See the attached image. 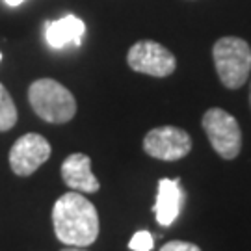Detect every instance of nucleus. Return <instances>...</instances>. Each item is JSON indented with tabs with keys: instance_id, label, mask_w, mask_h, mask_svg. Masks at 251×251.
Here are the masks:
<instances>
[{
	"instance_id": "1",
	"label": "nucleus",
	"mask_w": 251,
	"mask_h": 251,
	"mask_svg": "<svg viewBox=\"0 0 251 251\" xmlns=\"http://www.w3.org/2000/svg\"><path fill=\"white\" fill-rule=\"evenodd\" d=\"M52 225L58 240L71 248H88L99 236V214L78 192H67L52 206Z\"/></svg>"
},
{
	"instance_id": "2",
	"label": "nucleus",
	"mask_w": 251,
	"mask_h": 251,
	"mask_svg": "<svg viewBox=\"0 0 251 251\" xmlns=\"http://www.w3.org/2000/svg\"><path fill=\"white\" fill-rule=\"evenodd\" d=\"M30 106L47 123L62 125L76 114V100L73 93L52 78H39L28 88Z\"/></svg>"
},
{
	"instance_id": "3",
	"label": "nucleus",
	"mask_w": 251,
	"mask_h": 251,
	"mask_svg": "<svg viewBox=\"0 0 251 251\" xmlns=\"http://www.w3.org/2000/svg\"><path fill=\"white\" fill-rule=\"evenodd\" d=\"M216 73L225 88L238 90L251 73V47L240 37H220L212 47Z\"/></svg>"
},
{
	"instance_id": "4",
	"label": "nucleus",
	"mask_w": 251,
	"mask_h": 251,
	"mask_svg": "<svg viewBox=\"0 0 251 251\" xmlns=\"http://www.w3.org/2000/svg\"><path fill=\"white\" fill-rule=\"evenodd\" d=\"M203 130L206 132V138L214 151L225 158V160H234L240 149H242V132L240 125L229 112L224 108H210L203 114Z\"/></svg>"
},
{
	"instance_id": "5",
	"label": "nucleus",
	"mask_w": 251,
	"mask_h": 251,
	"mask_svg": "<svg viewBox=\"0 0 251 251\" xmlns=\"http://www.w3.org/2000/svg\"><path fill=\"white\" fill-rule=\"evenodd\" d=\"M126 63L132 71L156 78L170 76L177 67L175 56L164 45L151 39H142L130 47L126 54Z\"/></svg>"
},
{
	"instance_id": "6",
	"label": "nucleus",
	"mask_w": 251,
	"mask_h": 251,
	"mask_svg": "<svg viewBox=\"0 0 251 251\" xmlns=\"http://www.w3.org/2000/svg\"><path fill=\"white\" fill-rule=\"evenodd\" d=\"M144 151L162 162H175L192 151V138L179 126H156L144 138Z\"/></svg>"
},
{
	"instance_id": "7",
	"label": "nucleus",
	"mask_w": 251,
	"mask_h": 251,
	"mask_svg": "<svg viewBox=\"0 0 251 251\" xmlns=\"http://www.w3.org/2000/svg\"><path fill=\"white\" fill-rule=\"evenodd\" d=\"M50 156V144L41 134H28L21 136L13 144L9 151V166L15 175L28 177L34 171H37Z\"/></svg>"
},
{
	"instance_id": "8",
	"label": "nucleus",
	"mask_w": 251,
	"mask_h": 251,
	"mask_svg": "<svg viewBox=\"0 0 251 251\" xmlns=\"http://www.w3.org/2000/svg\"><path fill=\"white\" fill-rule=\"evenodd\" d=\"M62 179L71 190L95 194L100 182L91 171V158L84 152H73L62 164Z\"/></svg>"
},
{
	"instance_id": "9",
	"label": "nucleus",
	"mask_w": 251,
	"mask_h": 251,
	"mask_svg": "<svg viewBox=\"0 0 251 251\" xmlns=\"http://www.w3.org/2000/svg\"><path fill=\"white\" fill-rule=\"evenodd\" d=\"M84 34H86V25L76 15H65L54 23H47L45 28L47 43L52 49H63L69 43L80 45Z\"/></svg>"
},
{
	"instance_id": "10",
	"label": "nucleus",
	"mask_w": 251,
	"mask_h": 251,
	"mask_svg": "<svg viewBox=\"0 0 251 251\" xmlns=\"http://www.w3.org/2000/svg\"><path fill=\"white\" fill-rule=\"evenodd\" d=\"M180 199H182V192H180L179 180H158V194H156V203H154V214H156L158 224L170 227L175 222V218L180 212Z\"/></svg>"
},
{
	"instance_id": "11",
	"label": "nucleus",
	"mask_w": 251,
	"mask_h": 251,
	"mask_svg": "<svg viewBox=\"0 0 251 251\" xmlns=\"http://www.w3.org/2000/svg\"><path fill=\"white\" fill-rule=\"evenodd\" d=\"M17 123V108L8 90L0 84V132L13 128Z\"/></svg>"
},
{
	"instance_id": "12",
	"label": "nucleus",
	"mask_w": 251,
	"mask_h": 251,
	"mask_svg": "<svg viewBox=\"0 0 251 251\" xmlns=\"http://www.w3.org/2000/svg\"><path fill=\"white\" fill-rule=\"evenodd\" d=\"M152 246H154V240L149 231H138L128 242V248L134 251H151Z\"/></svg>"
},
{
	"instance_id": "13",
	"label": "nucleus",
	"mask_w": 251,
	"mask_h": 251,
	"mask_svg": "<svg viewBox=\"0 0 251 251\" xmlns=\"http://www.w3.org/2000/svg\"><path fill=\"white\" fill-rule=\"evenodd\" d=\"M160 251H201L199 246L192 242H182V240H171V242L164 244Z\"/></svg>"
},
{
	"instance_id": "14",
	"label": "nucleus",
	"mask_w": 251,
	"mask_h": 251,
	"mask_svg": "<svg viewBox=\"0 0 251 251\" xmlns=\"http://www.w3.org/2000/svg\"><path fill=\"white\" fill-rule=\"evenodd\" d=\"M4 2H6L8 6H11V8H15V6H21L25 0H4Z\"/></svg>"
},
{
	"instance_id": "15",
	"label": "nucleus",
	"mask_w": 251,
	"mask_h": 251,
	"mask_svg": "<svg viewBox=\"0 0 251 251\" xmlns=\"http://www.w3.org/2000/svg\"><path fill=\"white\" fill-rule=\"evenodd\" d=\"M62 251H86V250H84V248H71V246H67V248Z\"/></svg>"
},
{
	"instance_id": "16",
	"label": "nucleus",
	"mask_w": 251,
	"mask_h": 251,
	"mask_svg": "<svg viewBox=\"0 0 251 251\" xmlns=\"http://www.w3.org/2000/svg\"><path fill=\"white\" fill-rule=\"evenodd\" d=\"M250 104H251V91H250Z\"/></svg>"
},
{
	"instance_id": "17",
	"label": "nucleus",
	"mask_w": 251,
	"mask_h": 251,
	"mask_svg": "<svg viewBox=\"0 0 251 251\" xmlns=\"http://www.w3.org/2000/svg\"><path fill=\"white\" fill-rule=\"evenodd\" d=\"M0 60H2V54H0Z\"/></svg>"
}]
</instances>
